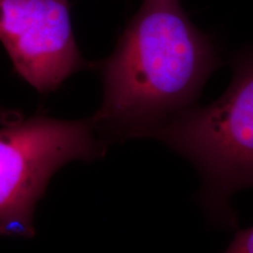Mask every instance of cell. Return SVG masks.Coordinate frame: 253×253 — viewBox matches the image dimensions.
<instances>
[{
  "mask_svg": "<svg viewBox=\"0 0 253 253\" xmlns=\"http://www.w3.org/2000/svg\"><path fill=\"white\" fill-rule=\"evenodd\" d=\"M21 118H23V115H20L17 112L0 108V123H2V125H8V123L18 121Z\"/></svg>",
  "mask_w": 253,
  "mask_h": 253,
  "instance_id": "obj_6",
  "label": "cell"
},
{
  "mask_svg": "<svg viewBox=\"0 0 253 253\" xmlns=\"http://www.w3.org/2000/svg\"><path fill=\"white\" fill-rule=\"evenodd\" d=\"M224 253H253V226L239 230Z\"/></svg>",
  "mask_w": 253,
  "mask_h": 253,
  "instance_id": "obj_5",
  "label": "cell"
},
{
  "mask_svg": "<svg viewBox=\"0 0 253 253\" xmlns=\"http://www.w3.org/2000/svg\"><path fill=\"white\" fill-rule=\"evenodd\" d=\"M220 58L179 0H144L108 58L95 63L102 104L90 120L107 144L154 137L197 106Z\"/></svg>",
  "mask_w": 253,
  "mask_h": 253,
  "instance_id": "obj_1",
  "label": "cell"
},
{
  "mask_svg": "<svg viewBox=\"0 0 253 253\" xmlns=\"http://www.w3.org/2000/svg\"><path fill=\"white\" fill-rule=\"evenodd\" d=\"M107 144L90 118L65 121L46 115L0 128V235L32 238L33 214L52 176L72 161L93 162Z\"/></svg>",
  "mask_w": 253,
  "mask_h": 253,
  "instance_id": "obj_3",
  "label": "cell"
},
{
  "mask_svg": "<svg viewBox=\"0 0 253 253\" xmlns=\"http://www.w3.org/2000/svg\"><path fill=\"white\" fill-rule=\"evenodd\" d=\"M154 137L194 164L208 212L235 227L229 199L253 186V52L236 59L232 81L219 99L186 110Z\"/></svg>",
  "mask_w": 253,
  "mask_h": 253,
  "instance_id": "obj_2",
  "label": "cell"
},
{
  "mask_svg": "<svg viewBox=\"0 0 253 253\" xmlns=\"http://www.w3.org/2000/svg\"><path fill=\"white\" fill-rule=\"evenodd\" d=\"M0 42L15 72L43 94L88 67L73 33L69 0H0Z\"/></svg>",
  "mask_w": 253,
  "mask_h": 253,
  "instance_id": "obj_4",
  "label": "cell"
}]
</instances>
